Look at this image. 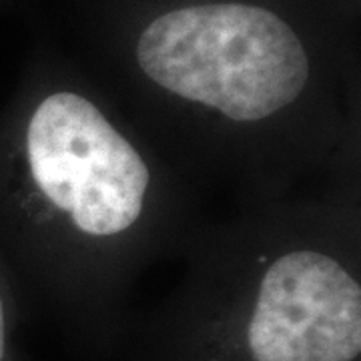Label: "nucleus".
Returning <instances> with one entry per match:
<instances>
[{
	"mask_svg": "<svg viewBox=\"0 0 361 361\" xmlns=\"http://www.w3.org/2000/svg\"><path fill=\"white\" fill-rule=\"evenodd\" d=\"M129 361H361V183L205 221Z\"/></svg>",
	"mask_w": 361,
	"mask_h": 361,
	"instance_id": "obj_2",
	"label": "nucleus"
},
{
	"mask_svg": "<svg viewBox=\"0 0 361 361\" xmlns=\"http://www.w3.org/2000/svg\"><path fill=\"white\" fill-rule=\"evenodd\" d=\"M6 203L30 291L92 357L123 353L139 279L207 221L203 189L115 99L65 78L14 109Z\"/></svg>",
	"mask_w": 361,
	"mask_h": 361,
	"instance_id": "obj_1",
	"label": "nucleus"
}]
</instances>
